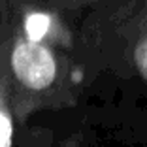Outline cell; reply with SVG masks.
<instances>
[{
	"mask_svg": "<svg viewBox=\"0 0 147 147\" xmlns=\"http://www.w3.org/2000/svg\"><path fill=\"white\" fill-rule=\"evenodd\" d=\"M134 62H136V68L142 74V78H145V81H147V32H143L140 36V40L136 42Z\"/></svg>",
	"mask_w": 147,
	"mask_h": 147,
	"instance_id": "3",
	"label": "cell"
},
{
	"mask_svg": "<svg viewBox=\"0 0 147 147\" xmlns=\"http://www.w3.org/2000/svg\"><path fill=\"white\" fill-rule=\"evenodd\" d=\"M9 64L15 79L26 91H45L57 79V59L42 42L19 38L13 43Z\"/></svg>",
	"mask_w": 147,
	"mask_h": 147,
	"instance_id": "1",
	"label": "cell"
},
{
	"mask_svg": "<svg viewBox=\"0 0 147 147\" xmlns=\"http://www.w3.org/2000/svg\"><path fill=\"white\" fill-rule=\"evenodd\" d=\"M11 117L0 102V147H11Z\"/></svg>",
	"mask_w": 147,
	"mask_h": 147,
	"instance_id": "4",
	"label": "cell"
},
{
	"mask_svg": "<svg viewBox=\"0 0 147 147\" xmlns=\"http://www.w3.org/2000/svg\"><path fill=\"white\" fill-rule=\"evenodd\" d=\"M49 28V17L45 13H32L28 15L25 23V30H26V40L30 42H42V38L47 34Z\"/></svg>",
	"mask_w": 147,
	"mask_h": 147,
	"instance_id": "2",
	"label": "cell"
}]
</instances>
